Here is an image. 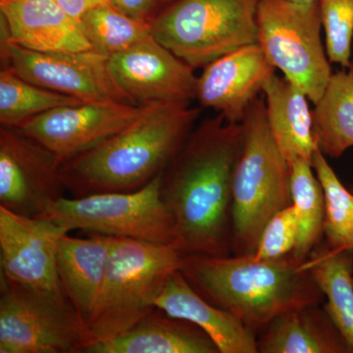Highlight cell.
Returning a JSON list of instances; mask_svg holds the SVG:
<instances>
[{"mask_svg": "<svg viewBox=\"0 0 353 353\" xmlns=\"http://www.w3.org/2000/svg\"><path fill=\"white\" fill-rule=\"evenodd\" d=\"M257 26V43L269 62L315 104L333 75L323 46L319 1L260 0Z\"/></svg>", "mask_w": 353, "mask_h": 353, "instance_id": "8", "label": "cell"}, {"mask_svg": "<svg viewBox=\"0 0 353 353\" xmlns=\"http://www.w3.org/2000/svg\"><path fill=\"white\" fill-rule=\"evenodd\" d=\"M9 41L41 52L94 50L80 22L65 12L54 0H0Z\"/></svg>", "mask_w": 353, "mask_h": 353, "instance_id": "16", "label": "cell"}, {"mask_svg": "<svg viewBox=\"0 0 353 353\" xmlns=\"http://www.w3.org/2000/svg\"><path fill=\"white\" fill-rule=\"evenodd\" d=\"M243 123L221 114L194 128L160 178V196L183 256L232 254V183Z\"/></svg>", "mask_w": 353, "mask_h": 353, "instance_id": "1", "label": "cell"}, {"mask_svg": "<svg viewBox=\"0 0 353 353\" xmlns=\"http://www.w3.org/2000/svg\"><path fill=\"white\" fill-rule=\"evenodd\" d=\"M201 108L185 103L145 106L138 119L97 148L60 166L74 197L134 192L159 176L196 127Z\"/></svg>", "mask_w": 353, "mask_h": 353, "instance_id": "2", "label": "cell"}, {"mask_svg": "<svg viewBox=\"0 0 353 353\" xmlns=\"http://www.w3.org/2000/svg\"><path fill=\"white\" fill-rule=\"evenodd\" d=\"M161 174L134 192L61 197L41 217L52 221L67 233L83 230L115 238L174 245L173 220L160 196Z\"/></svg>", "mask_w": 353, "mask_h": 353, "instance_id": "9", "label": "cell"}, {"mask_svg": "<svg viewBox=\"0 0 353 353\" xmlns=\"http://www.w3.org/2000/svg\"><path fill=\"white\" fill-rule=\"evenodd\" d=\"M241 152L232 194V254H252L269 220L292 205L290 165L273 138L264 97L250 104L243 121Z\"/></svg>", "mask_w": 353, "mask_h": 353, "instance_id": "4", "label": "cell"}, {"mask_svg": "<svg viewBox=\"0 0 353 353\" xmlns=\"http://www.w3.org/2000/svg\"><path fill=\"white\" fill-rule=\"evenodd\" d=\"M115 236L92 234L88 239L69 233L58 240L57 266L62 292L88 324L103 284Z\"/></svg>", "mask_w": 353, "mask_h": 353, "instance_id": "18", "label": "cell"}, {"mask_svg": "<svg viewBox=\"0 0 353 353\" xmlns=\"http://www.w3.org/2000/svg\"><path fill=\"white\" fill-rule=\"evenodd\" d=\"M66 233L50 219L16 214L0 206L1 276L36 289L63 292L57 254L58 240Z\"/></svg>", "mask_w": 353, "mask_h": 353, "instance_id": "14", "label": "cell"}, {"mask_svg": "<svg viewBox=\"0 0 353 353\" xmlns=\"http://www.w3.org/2000/svg\"><path fill=\"white\" fill-rule=\"evenodd\" d=\"M155 307L194 323L214 341L220 353H259L256 334L231 313L206 301L180 270L168 279Z\"/></svg>", "mask_w": 353, "mask_h": 353, "instance_id": "17", "label": "cell"}, {"mask_svg": "<svg viewBox=\"0 0 353 353\" xmlns=\"http://www.w3.org/2000/svg\"><path fill=\"white\" fill-rule=\"evenodd\" d=\"M54 153L18 128L0 129V206L16 214L41 217L65 187Z\"/></svg>", "mask_w": 353, "mask_h": 353, "instance_id": "11", "label": "cell"}, {"mask_svg": "<svg viewBox=\"0 0 353 353\" xmlns=\"http://www.w3.org/2000/svg\"><path fill=\"white\" fill-rule=\"evenodd\" d=\"M260 0H176L150 21L152 34L192 68L259 41Z\"/></svg>", "mask_w": 353, "mask_h": 353, "instance_id": "6", "label": "cell"}, {"mask_svg": "<svg viewBox=\"0 0 353 353\" xmlns=\"http://www.w3.org/2000/svg\"><path fill=\"white\" fill-rule=\"evenodd\" d=\"M111 78L132 104H190L196 99L194 68L152 34L108 58Z\"/></svg>", "mask_w": 353, "mask_h": 353, "instance_id": "12", "label": "cell"}, {"mask_svg": "<svg viewBox=\"0 0 353 353\" xmlns=\"http://www.w3.org/2000/svg\"><path fill=\"white\" fill-rule=\"evenodd\" d=\"M313 134L320 152L339 158L353 146V62L333 73L312 110Z\"/></svg>", "mask_w": 353, "mask_h": 353, "instance_id": "23", "label": "cell"}, {"mask_svg": "<svg viewBox=\"0 0 353 353\" xmlns=\"http://www.w3.org/2000/svg\"><path fill=\"white\" fill-rule=\"evenodd\" d=\"M74 19L80 22L81 17L95 7L111 6L108 0H54Z\"/></svg>", "mask_w": 353, "mask_h": 353, "instance_id": "31", "label": "cell"}, {"mask_svg": "<svg viewBox=\"0 0 353 353\" xmlns=\"http://www.w3.org/2000/svg\"><path fill=\"white\" fill-rule=\"evenodd\" d=\"M327 57L343 68L352 65L353 0H320Z\"/></svg>", "mask_w": 353, "mask_h": 353, "instance_id": "28", "label": "cell"}, {"mask_svg": "<svg viewBox=\"0 0 353 353\" xmlns=\"http://www.w3.org/2000/svg\"><path fill=\"white\" fill-rule=\"evenodd\" d=\"M108 1L120 12L124 13L132 19L150 23L152 20L150 15L155 6V0H108Z\"/></svg>", "mask_w": 353, "mask_h": 353, "instance_id": "30", "label": "cell"}, {"mask_svg": "<svg viewBox=\"0 0 353 353\" xmlns=\"http://www.w3.org/2000/svg\"><path fill=\"white\" fill-rule=\"evenodd\" d=\"M311 164L324 192V241L332 248L353 250V192L341 183L319 148Z\"/></svg>", "mask_w": 353, "mask_h": 353, "instance_id": "27", "label": "cell"}, {"mask_svg": "<svg viewBox=\"0 0 353 353\" xmlns=\"http://www.w3.org/2000/svg\"><path fill=\"white\" fill-rule=\"evenodd\" d=\"M303 266L326 297L323 304L353 352V250L332 248L322 241Z\"/></svg>", "mask_w": 353, "mask_h": 353, "instance_id": "22", "label": "cell"}, {"mask_svg": "<svg viewBox=\"0 0 353 353\" xmlns=\"http://www.w3.org/2000/svg\"><path fill=\"white\" fill-rule=\"evenodd\" d=\"M259 353H353L324 304L279 316L257 334Z\"/></svg>", "mask_w": 353, "mask_h": 353, "instance_id": "20", "label": "cell"}, {"mask_svg": "<svg viewBox=\"0 0 353 353\" xmlns=\"http://www.w3.org/2000/svg\"><path fill=\"white\" fill-rule=\"evenodd\" d=\"M203 69L196 94L201 108L214 109L227 122L238 124L277 70L259 43L232 51Z\"/></svg>", "mask_w": 353, "mask_h": 353, "instance_id": "15", "label": "cell"}, {"mask_svg": "<svg viewBox=\"0 0 353 353\" xmlns=\"http://www.w3.org/2000/svg\"><path fill=\"white\" fill-rule=\"evenodd\" d=\"M0 353H85L94 343L63 292L1 276Z\"/></svg>", "mask_w": 353, "mask_h": 353, "instance_id": "7", "label": "cell"}, {"mask_svg": "<svg viewBox=\"0 0 353 353\" xmlns=\"http://www.w3.org/2000/svg\"><path fill=\"white\" fill-rule=\"evenodd\" d=\"M350 190H352V192H353V185H352V187L350 188Z\"/></svg>", "mask_w": 353, "mask_h": 353, "instance_id": "33", "label": "cell"}, {"mask_svg": "<svg viewBox=\"0 0 353 353\" xmlns=\"http://www.w3.org/2000/svg\"><path fill=\"white\" fill-rule=\"evenodd\" d=\"M180 271L209 303L259 334L290 310L324 303V294L292 253L277 259L254 254L183 256Z\"/></svg>", "mask_w": 353, "mask_h": 353, "instance_id": "3", "label": "cell"}, {"mask_svg": "<svg viewBox=\"0 0 353 353\" xmlns=\"http://www.w3.org/2000/svg\"><path fill=\"white\" fill-rule=\"evenodd\" d=\"M297 219L294 206L283 209L269 220L260 236L254 256L277 259L290 254L296 246Z\"/></svg>", "mask_w": 353, "mask_h": 353, "instance_id": "29", "label": "cell"}, {"mask_svg": "<svg viewBox=\"0 0 353 353\" xmlns=\"http://www.w3.org/2000/svg\"><path fill=\"white\" fill-rule=\"evenodd\" d=\"M290 192L297 219L296 243L292 255L303 263L324 236V192L308 160L296 158L290 163Z\"/></svg>", "mask_w": 353, "mask_h": 353, "instance_id": "24", "label": "cell"}, {"mask_svg": "<svg viewBox=\"0 0 353 353\" xmlns=\"http://www.w3.org/2000/svg\"><path fill=\"white\" fill-rule=\"evenodd\" d=\"M290 1L296 2V3L308 4L313 3V2L320 1V0H290Z\"/></svg>", "mask_w": 353, "mask_h": 353, "instance_id": "32", "label": "cell"}, {"mask_svg": "<svg viewBox=\"0 0 353 353\" xmlns=\"http://www.w3.org/2000/svg\"><path fill=\"white\" fill-rule=\"evenodd\" d=\"M76 97L28 82L9 68L0 72V123L18 128L51 109L82 103Z\"/></svg>", "mask_w": 353, "mask_h": 353, "instance_id": "25", "label": "cell"}, {"mask_svg": "<svg viewBox=\"0 0 353 353\" xmlns=\"http://www.w3.org/2000/svg\"><path fill=\"white\" fill-rule=\"evenodd\" d=\"M143 108L123 102H82L51 109L18 129L54 153L62 164L126 129Z\"/></svg>", "mask_w": 353, "mask_h": 353, "instance_id": "13", "label": "cell"}, {"mask_svg": "<svg viewBox=\"0 0 353 353\" xmlns=\"http://www.w3.org/2000/svg\"><path fill=\"white\" fill-rule=\"evenodd\" d=\"M0 52L2 68L39 87L83 102L132 104L111 78L108 57L97 51L41 52L2 39Z\"/></svg>", "mask_w": 353, "mask_h": 353, "instance_id": "10", "label": "cell"}, {"mask_svg": "<svg viewBox=\"0 0 353 353\" xmlns=\"http://www.w3.org/2000/svg\"><path fill=\"white\" fill-rule=\"evenodd\" d=\"M267 121L279 150L290 165L296 158L312 161L318 150L308 97L285 77L273 75L263 90Z\"/></svg>", "mask_w": 353, "mask_h": 353, "instance_id": "21", "label": "cell"}, {"mask_svg": "<svg viewBox=\"0 0 353 353\" xmlns=\"http://www.w3.org/2000/svg\"><path fill=\"white\" fill-rule=\"evenodd\" d=\"M80 25L92 50L108 58L152 34L150 22L132 19L112 6L88 11L81 17Z\"/></svg>", "mask_w": 353, "mask_h": 353, "instance_id": "26", "label": "cell"}, {"mask_svg": "<svg viewBox=\"0 0 353 353\" xmlns=\"http://www.w3.org/2000/svg\"><path fill=\"white\" fill-rule=\"evenodd\" d=\"M183 255L174 245L115 238L103 284L88 327L95 341L125 333L155 308Z\"/></svg>", "mask_w": 353, "mask_h": 353, "instance_id": "5", "label": "cell"}, {"mask_svg": "<svg viewBox=\"0 0 353 353\" xmlns=\"http://www.w3.org/2000/svg\"><path fill=\"white\" fill-rule=\"evenodd\" d=\"M85 353H220L214 341L194 323L155 308L138 324L108 341H95Z\"/></svg>", "mask_w": 353, "mask_h": 353, "instance_id": "19", "label": "cell"}]
</instances>
